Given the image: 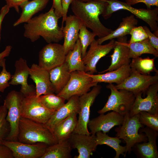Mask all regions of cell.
Here are the masks:
<instances>
[{
	"label": "cell",
	"instance_id": "6da1fadb",
	"mask_svg": "<svg viewBox=\"0 0 158 158\" xmlns=\"http://www.w3.org/2000/svg\"><path fill=\"white\" fill-rule=\"evenodd\" d=\"M51 7L44 13L32 18L24 25L25 37L34 42L42 37L48 43H57L63 38L62 27Z\"/></svg>",
	"mask_w": 158,
	"mask_h": 158
},
{
	"label": "cell",
	"instance_id": "7a4b0ae2",
	"mask_svg": "<svg viewBox=\"0 0 158 158\" xmlns=\"http://www.w3.org/2000/svg\"><path fill=\"white\" fill-rule=\"evenodd\" d=\"M71 4L74 15L99 38L106 36L113 30L105 26L99 19V16L104 12L108 4L105 0H92L87 2L74 0Z\"/></svg>",
	"mask_w": 158,
	"mask_h": 158
},
{
	"label": "cell",
	"instance_id": "3957f363",
	"mask_svg": "<svg viewBox=\"0 0 158 158\" xmlns=\"http://www.w3.org/2000/svg\"><path fill=\"white\" fill-rule=\"evenodd\" d=\"M18 141L29 144L42 142L48 146L57 143L52 132L45 124L22 117Z\"/></svg>",
	"mask_w": 158,
	"mask_h": 158
},
{
	"label": "cell",
	"instance_id": "277c9868",
	"mask_svg": "<svg viewBox=\"0 0 158 158\" xmlns=\"http://www.w3.org/2000/svg\"><path fill=\"white\" fill-rule=\"evenodd\" d=\"M139 113L130 117L129 112L124 116L123 122L116 127L115 131L116 136L123 139L126 143V150L124 157L126 153H130L133 147L135 144L147 141V138L145 133H138L140 128L144 126L139 121Z\"/></svg>",
	"mask_w": 158,
	"mask_h": 158
},
{
	"label": "cell",
	"instance_id": "5b68a950",
	"mask_svg": "<svg viewBox=\"0 0 158 158\" xmlns=\"http://www.w3.org/2000/svg\"><path fill=\"white\" fill-rule=\"evenodd\" d=\"M108 4L102 15L105 19L111 17L114 12L120 10L128 11L138 18L146 22L150 27L154 34L158 36V8L157 7L151 9H138L133 7L126 2L118 0H105Z\"/></svg>",
	"mask_w": 158,
	"mask_h": 158
},
{
	"label": "cell",
	"instance_id": "8992f818",
	"mask_svg": "<svg viewBox=\"0 0 158 158\" xmlns=\"http://www.w3.org/2000/svg\"><path fill=\"white\" fill-rule=\"evenodd\" d=\"M24 97L20 92L13 90L8 94L4 100V105L8 110L6 119L10 127V131L5 140L18 141L19 124Z\"/></svg>",
	"mask_w": 158,
	"mask_h": 158
},
{
	"label": "cell",
	"instance_id": "52a82bcc",
	"mask_svg": "<svg viewBox=\"0 0 158 158\" xmlns=\"http://www.w3.org/2000/svg\"><path fill=\"white\" fill-rule=\"evenodd\" d=\"M106 87L110 90L111 93L104 107L98 113L102 114L112 111L124 116L129 112L135 101V95L126 90H117L112 84H109Z\"/></svg>",
	"mask_w": 158,
	"mask_h": 158
},
{
	"label": "cell",
	"instance_id": "ba28073f",
	"mask_svg": "<svg viewBox=\"0 0 158 158\" xmlns=\"http://www.w3.org/2000/svg\"><path fill=\"white\" fill-rule=\"evenodd\" d=\"M93 83L92 78L87 73L75 71L70 73V78L63 89L56 95L68 100L71 97L80 96L89 92L92 87L97 85Z\"/></svg>",
	"mask_w": 158,
	"mask_h": 158
},
{
	"label": "cell",
	"instance_id": "9c48e42d",
	"mask_svg": "<svg viewBox=\"0 0 158 158\" xmlns=\"http://www.w3.org/2000/svg\"><path fill=\"white\" fill-rule=\"evenodd\" d=\"M93 87L90 92L78 97V117L76 128L73 133L91 134L88 130L87 127L90 121V108L100 93L101 89L100 85H97Z\"/></svg>",
	"mask_w": 158,
	"mask_h": 158
},
{
	"label": "cell",
	"instance_id": "30bf717a",
	"mask_svg": "<svg viewBox=\"0 0 158 158\" xmlns=\"http://www.w3.org/2000/svg\"><path fill=\"white\" fill-rule=\"evenodd\" d=\"M54 112L44 106L36 94L23 98L22 105V117L45 124Z\"/></svg>",
	"mask_w": 158,
	"mask_h": 158
},
{
	"label": "cell",
	"instance_id": "8fae6325",
	"mask_svg": "<svg viewBox=\"0 0 158 158\" xmlns=\"http://www.w3.org/2000/svg\"><path fill=\"white\" fill-rule=\"evenodd\" d=\"M66 56L63 45L57 43H48L39 52L38 65L49 71L63 63Z\"/></svg>",
	"mask_w": 158,
	"mask_h": 158
},
{
	"label": "cell",
	"instance_id": "7c38bea8",
	"mask_svg": "<svg viewBox=\"0 0 158 158\" xmlns=\"http://www.w3.org/2000/svg\"><path fill=\"white\" fill-rule=\"evenodd\" d=\"M158 82L151 85L146 90V97H142V93L135 95L134 103L129 112L132 117L142 111L155 115L158 114Z\"/></svg>",
	"mask_w": 158,
	"mask_h": 158
},
{
	"label": "cell",
	"instance_id": "4fadbf2b",
	"mask_svg": "<svg viewBox=\"0 0 158 158\" xmlns=\"http://www.w3.org/2000/svg\"><path fill=\"white\" fill-rule=\"evenodd\" d=\"M114 39L111 40L108 43L99 44L95 39L90 45L88 51L86 52L82 60L85 66V72L93 74L97 72L96 66L99 61L106 56L113 49L115 46Z\"/></svg>",
	"mask_w": 158,
	"mask_h": 158
},
{
	"label": "cell",
	"instance_id": "5bb4252c",
	"mask_svg": "<svg viewBox=\"0 0 158 158\" xmlns=\"http://www.w3.org/2000/svg\"><path fill=\"white\" fill-rule=\"evenodd\" d=\"M0 143L11 150L14 158H41L48 146L42 142L29 144L5 140Z\"/></svg>",
	"mask_w": 158,
	"mask_h": 158
},
{
	"label": "cell",
	"instance_id": "9a60e30c",
	"mask_svg": "<svg viewBox=\"0 0 158 158\" xmlns=\"http://www.w3.org/2000/svg\"><path fill=\"white\" fill-rule=\"evenodd\" d=\"M158 82V73L153 76L145 75L132 70L130 76L123 83L114 86L117 90H126L135 95L145 93L151 85Z\"/></svg>",
	"mask_w": 158,
	"mask_h": 158
},
{
	"label": "cell",
	"instance_id": "2e32d148",
	"mask_svg": "<svg viewBox=\"0 0 158 158\" xmlns=\"http://www.w3.org/2000/svg\"><path fill=\"white\" fill-rule=\"evenodd\" d=\"M15 67V73L12 75L11 81L9 82L10 85H20V92L24 97L35 94V87L32 85L29 84L28 83L30 68L26 60L22 58H20L16 61Z\"/></svg>",
	"mask_w": 158,
	"mask_h": 158
},
{
	"label": "cell",
	"instance_id": "e0dca14e",
	"mask_svg": "<svg viewBox=\"0 0 158 158\" xmlns=\"http://www.w3.org/2000/svg\"><path fill=\"white\" fill-rule=\"evenodd\" d=\"M123 118V115L113 111L106 114H100L98 117L90 120L87 127L92 135H95L99 131L106 133L115 126L121 125Z\"/></svg>",
	"mask_w": 158,
	"mask_h": 158
},
{
	"label": "cell",
	"instance_id": "ac0fdd59",
	"mask_svg": "<svg viewBox=\"0 0 158 158\" xmlns=\"http://www.w3.org/2000/svg\"><path fill=\"white\" fill-rule=\"evenodd\" d=\"M147 138V141L138 143L133 147L132 150L138 158H158V152L156 143L158 131L146 126L140 129Z\"/></svg>",
	"mask_w": 158,
	"mask_h": 158
},
{
	"label": "cell",
	"instance_id": "d6986e66",
	"mask_svg": "<svg viewBox=\"0 0 158 158\" xmlns=\"http://www.w3.org/2000/svg\"><path fill=\"white\" fill-rule=\"evenodd\" d=\"M72 149H77L78 155L74 158H89L98 145L95 135L73 133L69 139Z\"/></svg>",
	"mask_w": 158,
	"mask_h": 158
},
{
	"label": "cell",
	"instance_id": "ffe728a7",
	"mask_svg": "<svg viewBox=\"0 0 158 158\" xmlns=\"http://www.w3.org/2000/svg\"><path fill=\"white\" fill-rule=\"evenodd\" d=\"M30 78L35 83L37 97L55 93L54 89L50 80L49 71L33 63L30 68Z\"/></svg>",
	"mask_w": 158,
	"mask_h": 158
},
{
	"label": "cell",
	"instance_id": "44dd1931",
	"mask_svg": "<svg viewBox=\"0 0 158 158\" xmlns=\"http://www.w3.org/2000/svg\"><path fill=\"white\" fill-rule=\"evenodd\" d=\"M65 25L62 27L64 42L63 46L66 55L73 50L78 39L79 33L82 25L81 21L75 16H67Z\"/></svg>",
	"mask_w": 158,
	"mask_h": 158
},
{
	"label": "cell",
	"instance_id": "7402d4cb",
	"mask_svg": "<svg viewBox=\"0 0 158 158\" xmlns=\"http://www.w3.org/2000/svg\"><path fill=\"white\" fill-rule=\"evenodd\" d=\"M127 40L126 36L117 38L115 42V46L113 48V54L110 56L111 58V63L108 68L99 73L116 70L121 66L130 64L131 60L129 57V48L124 44Z\"/></svg>",
	"mask_w": 158,
	"mask_h": 158
},
{
	"label": "cell",
	"instance_id": "603a6c76",
	"mask_svg": "<svg viewBox=\"0 0 158 158\" xmlns=\"http://www.w3.org/2000/svg\"><path fill=\"white\" fill-rule=\"evenodd\" d=\"M131 71L129 65L123 66L116 70L102 74L94 75L87 73L92 78L93 83H115L118 85L123 83L130 76Z\"/></svg>",
	"mask_w": 158,
	"mask_h": 158
},
{
	"label": "cell",
	"instance_id": "cb8c5ba5",
	"mask_svg": "<svg viewBox=\"0 0 158 158\" xmlns=\"http://www.w3.org/2000/svg\"><path fill=\"white\" fill-rule=\"evenodd\" d=\"M77 95L71 97L68 102L55 112L45 125L52 131L54 127L58 123L74 112L79 111L78 97Z\"/></svg>",
	"mask_w": 158,
	"mask_h": 158
},
{
	"label": "cell",
	"instance_id": "d4e9b609",
	"mask_svg": "<svg viewBox=\"0 0 158 158\" xmlns=\"http://www.w3.org/2000/svg\"><path fill=\"white\" fill-rule=\"evenodd\" d=\"M77 112H74L57 124L52 130L57 143L68 140L76 126Z\"/></svg>",
	"mask_w": 158,
	"mask_h": 158
},
{
	"label": "cell",
	"instance_id": "484cf974",
	"mask_svg": "<svg viewBox=\"0 0 158 158\" xmlns=\"http://www.w3.org/2000/svg\"><path fill=\"white\" fill-rule=\"evenodd\" d=\"M49 0H27L20 6L22 12L19 18L14 22V27L26 23L38 12L42 11L47 6Z\"/></svg>",
	"mask_w": 158,
	"mask_h": 158
},
{
	"label": "cell",
	"instance_id": "4316f807",
	"mask_svg": "<svg viewBox=\"0 0 158 158\" xmlns=\"http://www.w3.org/2000/svg\"><path fill=\"white\" fill-rule=\"evenodd\" d=\"M50 80L56 95L60 92L68 82L70 72L66 63L56 67L49 71Z\"/></svg>",
	"mask_w": 158,
	"mask_h": 158
},
{
	"label": "cell",
	"instance_id": "83f0119b",
	"mask_svg": "<svg viewBox=\"0 0 158 158\" xmlns=\"http://www.w3.org/2000/svg\"><path fill=\"white\" fill-rule=\"evenodd\" d=\"M138 20L133 14L123 18L118 27L109 34L103 37L98 38L97 41L99 44L104 42L115 38H118L130 34L131 30L138 24Z\"/></svg>",
	"mask_w": 158,
	"mask_h": 158
},
{
	"label": "cell",
	"instance_id": "f1b7e54d",
	"mask_svg": "<svg viewBox=\"0 0 158 158\" xmlns=\"http://www.w3.org/2000/svg\"><path fill=\"white\" fill-rule=\"evenodd\" d=\"M82 47L78 39L73 49L66 55L65 61L68 64L70 72L78 71L85 72V66L82 60Z\"/></svg>",
	"mask_w": 158,
	"mask_h": 158
},
{
	"label": "cell",
	"instance_id": "f546056e",
	"mask_svg": "<svg viewBox=\"0 0 158 158\" xmlns=\"http://www.w3.org/2000/svg\"><path fill=\"white\" fill-rule=\"evenodd\" d=\"M72 148L69 139L48 146L41 158H70Z\"/></svg>",
	"mask_w": 158,
	"mask_h": 158
},
{
	"label": "cell",
	"instance_id": "4dcf8cb0",
	"mask_svg": "<svg viewBox=\"0 0 158 158\" xmlns=\"http://www.w3.org/2000/svg\"><path fill=\"white\" fill-rule=\"evenodd\" d=\"M127 40H125L124 44L129 49V57L133 58L140 57L142 54H151L156 57L158 56V51L151 44L148 38L142 41L129 43Z\"/></svg>",
	"mask_w": 158,
	"mask_h": 158
},
{
	"label": "cell",
	"instance_id": "1f68e13d",
	"mask_svg": "<svg viewBox=\"0 0 158 158\" xmlns=\"http://www.w3.org/2000/svg\"><path fill=\"white\" fill-rule=\"evenodd\" d=\"M155 59L149 57L145 58L138 57L132 58L129 65L132 71L142 75H149L153 72L158 73V71L155 66Z\"/></svg>",
	"mask_w": 158,
	"mask_h": 158
},
{
	"label": "cell",
	"instance_id": "d6a6232c",
	"mask_svg": "<svg viewBox=\"0 0 158 158\" xmlns=\"http://www.w3.org/2000/svg\"><path fill=\"white\" fill-rule=\"evenodd\" d=\"M97 145H106L113 148L116 151L114 158H119L121 154L124 156L126 150L125 146H122L120 144L122 141L118 137H112L101 131L97 132L95 134Z\"/></svg>",
	"mask_w": 158,
	"mask_h": 158
},
{
	"label": "cell",
	"instance_id": "836d02e7",
	"mask_svg": "<svg viewBox=\"0 0 158 158\" xmlns=\"http://www.w3.org/2000/svg\"><path fill=\"white\" fill-rule=\"evenodd\" d=\"M39 97L41 102L44 106L55 112L65 104L66 100L64 99L54 93L42 95Z\"/></svg>",
	"mask_w": 158,
	"mask_h": 158
},
{
	"label": "cell",
	"instance_id": "e575fe53",
	"mask_svg": "<svg viewBox=\"0 0 158 158\" xmlns=\"http://www.w3.org/2000/svg\"><path fill=\"white\" fill-rule=\"evenodd\" d=\"M87 28L83 24L79 33L78 39L80 41L81 45L82 58L86 54L88 47L95 39V37L97 36L94 33L88 30Z\"/></svg>",
	"mask_w": 158,
	"mask_h": 158
},
{
	"label": "cell",
	"instance_id": "d590c367",
	"mask_svg": "<svg viewBox=\"0 0 158 158\" xmlns=\"http://www.w3.org/2000/svg\"><path fill=\"white\" fill-rule=\"evenodd\" d=\"M139 121L144 126L158 131V114L152 115L145 111L139 113Z\"/></svg>",
	"mask_w": 158,
	"mask_h": 158
},
{
	"label": "cell",
	"instance_id": "8d00e7d4",
	"mask_svg": "<svg viewBox=\"0 0 158 158\" xmlns=\"http://www.w3.org/2000/svg\"><path fill=\"white\" fill-rule=\"evenodd\" d=\"M7 111L4 104L0 106V142L5 140L10 131L9 125L6 119Z\"/></svg>",
	"mask_w": 158,
	"mask_h": 158
},
{
	"label": "cell",
	"instance_id": "74e56055",
	"mask_svg": "<svg viewBox=\"0 0 158 158\" xmlns=\"http://www.w3.org/2000/svg\"><path fill=\"white\" fill-rule=\"evenodd\" d=\"M131 38L129 43L140 42L148 38L147 33L142 26L135 27L131 30Z\"/></svg>",
	"mask_w": 158,
	"mask_h": 158
},
{
	"label": "cell",
	"instance_id": "f35d334b",
	"mask_svg": "<svg viewBox=\"0 0 158 158\" xmlns=\"http://www.w3.org/2000/svg\"><path fill=\"white\" fill-rule=\"evenodd\" d=\"M1 67L2 69L0 73V92L3 93L9 87L8 81L11 79L12 75L6 69V60L3 62Z\"/></svg>",
	"mask_w": 158,
	"mask_h": 158
},
{
	"label": "cell",
	"instance_id": "ab89813d",
	"mask_svg": "<svg viewBox=\"0 0 158 158\" xmlns=\"http://www.w3.org/2000/svg\"><path fill=\"white\" fill-rule=\"evenodd\" d=\"M126 2L132 5L139 3H143L145 4L147 9H151V6L158 7V0H125Z\"/></svg>",
	"mask_w": 158,
	"mask_h": 158
},
{
	"label": "cell",
	"instance_id": "60d3db41",
	"mask_svg": "<svg viewBox=\"0 0 158 158\" xmlns=\"http://www.w3.org/2000/svg\"><path fill=\"white\" fill-rule=\"evenodd\" d=\"M147 35L148 38L152 47L158 51V37L152 33L146 26H143Z\"/></svg>",
	"mask_w": 158,
	"mask_h": 158
},
{
	"label": "cell",
	"instance_id": "b9f144b4",
	"mask_svg": "<svg viewBox=\"0 0 158 158\" xmlns=\"http://www.w3.org/2000/svg\"><path fill=\"white\" fill-rule=\"evenodd\" d=\"M74 0H61L62 11V22L61 27H63V24L67 16V13L70 5Z\"/></svg>",
	"mask_w": 158,
	"mask_h": 158
},
{
	"label": "cell",
	"instance_id": "7bdbcfd3",
	"mask_svg": "<svg viewBox=\"0 0 158 158\" xmlns=\"http://www.w3.org/2000/svg\"><path fill=\"white\" fill-rule=\"evenodd\" d=\"M0 158H14L11 150L0 143Z\"/></svg>",
	"mask_w": 158,
	"mask_h": 158
},
{
	"label": "cell",
	"instance_id": "ee69618b",
	"mask_svg": "<svg viewBox=\"0 0 158 158\" xmlns=\"http://www.w3.org/2000/svg\"><path fill=\"white\" fill-rule=\"evenodd\" d=\"M52 6L54 9V12L57 17L59 19L62 17V11L61 0H53Z\"/></svg>",
	"mask_w": 158,
	"mask_h": 158
},
{
	"label": "cell",
	"instance_id": "f6af8a7d",
	"mask_svg": "<svg viewBox=\"0 0 158 158\" xmlns=\"http://www.w3.org/2000/svg\"><path fill=\"white\" fill-rule=\"evenodd\" d=\"M6 5L10 8H14L15 11L19 13L20 5L23 2L29 0H5Z\"/></svg>",
	"mask_w": 158,
	"mask_h": 158
},
{
	"label": "cell",
	"instance_id": "bcb514c9",
	"mask_svg": "<svg viewBox=\"0 0 158 158\" xmlns=\"http://www.w3.org/2000/svg\"><path fill=\"white\" fill-rule=\"evenodd\" d=\"M9 10L10 8L6 4L1 8L0 11V44L1 38V30L2 22L4 17L8 13Z\"/></svg>",
	"mask_w": 158,
	"mask_h": 158
},
{
	"label": "cell",
	"instance_id": "7dc6e473",
	"mask_svg": "<svg viewBox=\"0 0 158 158\" xmlns=\"http://www.w3.org/2000/svg\"><path fill=\"white\" fill-rule=\"evenodd\" d=\"M12 47L11 45H7L4 50L0 53V66H2L3 62L6 60L5 58L9 56Z\"/></svg>",
	"mask_w": 158,
	"mask_h": 158
},
{
	"label": "cell",
	"instance_id": "c3c4849f",
	"mask_svg": "<svg viewBox=\"0 0 158 158\" xmlns=\"http://www.w3.org/2000/svg\"><path fill=\"white\" fill-rule=\"evenodd\" d=\"M80 1L83 2H87L90 1L92 0H78Z\"/></svg>",
	"mask_w": 158,
	"mask_h": 158
},
{
	"label": "cell",
	"instance_id": "681fc988",
	"mask_svg": "<svg viewBox=\"0 0 158 158\" xmlns=\"http://www.w3.org/2000/svg\"></svg>",
	"mask_w": 158,
	"mask_h": 158
}]
</instances>
